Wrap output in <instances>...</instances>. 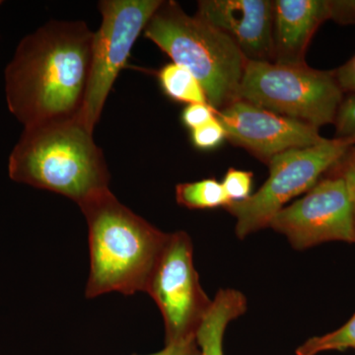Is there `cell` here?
<instances>
[{
  "mask_svg": "<svg viewBox=\"0 0 355 355\" xmlns=\"http://www.w3.org/2000/svg\"><path fill=\"white\" fill-rule=\"evenodd\" d=\"M329 20L340 24H355V0L328 1Z\"/></svg>",
  "mask_w": 355,
  "mask_h": 355,
  "instance_id": "21",
  "label": "cell"
},
{
  "mask_svg": "<svg viewBox=\"0 0 355 355\" xmlns=\"http://www.w3.org/2000/svg\"><path fill=\"white\" fill-rule=\"evenodd\" d=\"M336 81L343 91L355 93V55L335 71Z\"/></svg>",
  "mask_w": 355,
  "mask_h": 355,
  "instance_id": "22",
  "label": "cell"
},
{
  "mask_svg": "<svg viewBox=\"0 0 355 355\" xmlns=\"http://www.w3.org/2000/svg\"><path fill=\"white\" fill-rule=\"evenodd\" d=\"M158 79L165 94L175 101L189 105L207 103V95L198 79L181 65L174 62L164 65L159 70Z\"/></svg>",
  "mask_w": 355,
  "mask_h": 355,
  "instance_id": "14",
  "label": "cell"
},
{
  "mask_svg": "<svg viewBox=\"0 0 355 355\" xmlns=\"http://www.w3.org/2000/svg\"><path fill=\"white\" fill-rule=\"evenodd\" d=\"M226 139L268 164L277 154L323 141L319 130L243 100L216 111Z\"/></svg>",
  "mask_w": 355,
  "mask_h": 355,
  "instance_id": "10",
  "label": "cell"
},
{
  "mask_svg": "<svg viewBox=\"0 0 355 355\" xmlns=\"http://www.w3.org/2000/svg\"><path fill=\"white\" fill-rule=\"evenodd\" d=\"M79 207L87 222L90 250L86 297L146 292L168 233L135 214L111 190Z\"/></svg>",
  "mask_w": 355,
  "mask_h": 355,
  "instance_id": "3",
  "label": "cell"
},
{
  "mask_svg": "<svg viewBox=\"0 0 355 355\" xmlns=\"http://www.w3.org/2000/svg\"><path fill=\"white\" fill-rule=\"evenodd\" d=\"M268 227L298 251L323 243H355L354 200L342 178H326L279 210Z\"/></svg>",
  "mask_w": 355,
  "mask_h": 355,
  "instance_id": "9",
  "label": "cell"
},
{
  "mask_svg": "<svg viewBox=\"0 0 355 355\" xmlns=\"http://www.w3.org/2000/svg\"><path fill=\"white\" fill-rule=\"evenodd\" d=\"M94 32L84 21L51 20L22 39L6 69L7 106L26 127L80 114Z\"/></svg>",
  "mask_w": 355,
  "mask_h": 355,
  "instance_id": "1",
  "label": "cell"
},
{
  "mask_svg": "<svg viewBox=\"0 0 355 355\" xmlns=\"http://www.w3.org/2000/svg\"><path fill=\"white\" fill-rule=\"evenodd\" d=\"M246 311L247 299L241 291L226 288L217 292L211 307L196 334L200 355H224L226 328Z\"/></svg>",
  "mask_w": 355,
  "mask_h": 355,
  "instance_id": "13",
  "label": "cell"
},
{
  "mask_svg": "<svg viewBox=\"0 0 355 355\" xmlns=\"http://www.w3.org/2000/svg\"><path fill=\"white\" fill-rule=\"evenodd\" d=\"M238 100L319 130L335 123L343 98L335 71L247 62Z\"/></svg>",
  "mask_w": 355,
  "mask_h": 355,
  "instance_id": "5",
  "label": "cell"
},
{
  "mask_svg": "<svg viewBox=\"0 0 355 355\" xmlns=\"http://www.w3.org/2000/svg\"><path fill=\"white\" fill-rule=\"evenodd\" d=\"M162 0H103L101 26L94 33L90 76L80 116L94 133L114 81L125 67L133 44Z\"/></svg>",
  "mask_w": 355,
  "mask_h": 355,
  "instance_id": "7",
  "label": "cell"
},
{
  "mask_svg": "<svg viewBox=\"0 0 355 355\" xmlns=\"http://www.w3.org/2000/svg\"><path fill=\"white\" fill-rule=\"evenodd\" d=\"M354 227H355V200H354Z\"/></svg>",
  "mask_w": 355,
  "mask_h": 355,
  "instance_id": "25",
  "label": "cell"
},
{
  "mask_svg": "<svg viewBox=\"0 0 355 355\" xmlns=\"http://www.w3.org/2000/svg\"><path fill=\"white\" fill-rule=\"evenodd\" d=\"M340 165V171L336 176L342 178L347 184L352 200H355V153L352 155L347 154L336 166Z\"/></svg>",
  "mask_w": 355,
  "mask_h": 355,
  "instance_id": "23",
  "label": "cell"
},
{
  "mask_svg": "<svg viewBox=\"0 0 355 355\" xmlns=\"http://www.w3.org/2000/svg\"><path fill=\"white\" fill-rule=\"evenodd\" d=\"M146 292L162 314L165 345L196 338L212 300L200 284L188 233H168Z\"/></svg>",
  "mask_w": 355,
  "mask_h": 355,
  "instance_id": "8",
  "label": "cell"
},
{
  "mask_svg": "<svg viewBox=\"0 0 355 355\" xmlns=\"http://www.w3.org/2000/svg\"><path fill=\"white\" fill-rule=\"evenodd\" d=\"M329 20L327 0H277L273 15L272 62L300 67L318 28Z\"/></svg>",
  "mask_w": 355,
  "mask_h": 355,
  "instance_id": "12",
  "label": "cell"
},
{
  "mask_svg": "<svg viewBox=\"0 0 355 355\" xmlns=\"http://www.w3.org/2000/svg\"><path fill=\"white\" fill-rule=\"evenodd\" d=\"M149 355H200V350L196 338H193L184 342L165 345L161 352Z\"/></svg>",
  "mask_w": 355,
  "mask_h": 355,
  "instance_id": "24",
  "label": "cell"
},
{
  "mask_svg": "<svg viewBox=\"0 0 355 355\" xmlns=\"http://www.w3.org/2000/svg\"><path fill=\"white\" fill-rule=\"evenodd\" d=\"M224 139H226L225 130L216 118L202 127L191 130V141L193 146L202 150L216 148Z\"/></svg>",
  "mask_w": 355,
  "mask_h": 355,
  "instance_id": "18",
  "label": "cell"
},
{
  "mask_svg": "<svg viewBox=\"0 0 355 355\" xmlns=\"http://www.w3.org/2000/svg\"><path fill=\"white\" fill-rule=\"evenodd\" d=\"M17 183L53 191L78 207L110 190L102 149L79 114L24 128L8 160Z\"/></svg>",
  "mask_w": 355,
  "mask_h": 355,
  "instance_id": "2",
  "label": "cell"
},
{
  "mask_svg": "<svg viewBox=\"0 0 355 355\" xmlns=\"http://www.w3.org/2000/svg\"><path fill=\"white\" fill-rule=\"evenodd\" d=\"M144 32L198 79L212 108L219 111L238 100L247 60L227 35L172 0L162 1Z\"/></svg>",
  "mask_w": 355,
  "mask_h": 355,
  "instance_id": "4",
  "label": "cell"
},
{
  "mask_svg": "<svg viewBox=\"0 0 355 355\" xmlns=\"http://www.w3.org/2000/svg\"><path fill=\"white\" fill-rule=\"evenodd\" d=\"M335 123L336 137L355 139V93L343 100Z\"/></svg>",
  "mask_w": 355,
  "mask_h": 355,
  "instance_id": "19",
  "label": "cell"
},
{
  "mask_svg": "<svg viewBox=\"0 0 355 355\" xmlns=\"http://www.w3.org/2000/svg\"><path fill=\"white\" fill-rule=\"evenodd\" d=\"M355 349V314L338 330L314 336L296 349V355H317L321 352Z\"/></svg>",
  "mask_w": 355,
  "mask_h": 355,
  "instance_id": "16",
  "label": "cell"
},
{
  "mask_svg": "<svg viewBox=\"0 0 355 355\" xmlns=\"http://www.w3.org/2000/svg\"><path fill=\"white\" fill-rule=\"evenodd\" d=\"M254 174L249 171L230 168L221 182L224 191L231 202L246 200L252 196Z\"/></svg>",
  "mask_w": 355,
  "mask_h": 355,
  "instance_id": "17",
  "label": "cell"
},
{
  "mask_svg": "<svg viewBox=\"0 0 355 355\" xmlns=\"http://www.w3.org/2000/svg\"><path fill=\"white\" fill-rule=\"evenodd\" d=\"M1 3H2V1H0V4H1Z\"/></svg>",
  "mask_w": 355,
  "mask_h": 355,
  "instance_id": "26",
  "label": "cell"
},
{
  "mask_svg": "<svg viewBox=\"0 0 355 355\" xmlns=\"http://www.w3.org/2000/svg\"><path fill=\"white\" fill-rule=\"evenodd\" d=\"M275 1L202 0L196 16L227 35L247 62H272Z\"/></svg>",
  "mask_w": 355,
  "mask_h": 355,
  "instance_id": "11",
  "label": "cell"
},
{
  "mask_svg": "<svg viewBox=\"0 0 355 355\" xmlns=\"http://www.w3.org/2000/svg\"><path fill=\"white\" fill-rule=\"evenodd\" d=\"M216 118V110L209 104H191L184 108L182 113V121L187 128L191 130L202 127Z\"/></svg>",
  "mask_w": 355,
  "mask_h": 355,
  "instance_id": "20",
  "label": "cell"
},
{
  "mask_svg": "<svg viewBox=\"0 0 355 355\" xmlns=\"http://www.w3.org/2000/svg\"><path fill=\"white\" fill-rule=\"evenodd\" d=\"M176 200L189 209H225L230 203L222 184L214 178L177 184Z\"/></svg>",
  "mask_w": 355,
  "mask_h": 355,
  "instance_id": "15",
  "label": "cell"
},
{
  "mask_svg": "<svg viewBox=\"0 0 355 355\" xmlns=\"http://www.w3.org/2000/svg\"><path fill=\"white\" fill-rule=\"evenodd\" d=\"M355 146V139H327L305 148L277 154L268 163L270 175L260 190L246 200L229 203L225 209L236 219L239 239L268 227L272 217L292 198L306 193L324 173L335 168Z\"/></svg>",
  "mask_w": 355,
  "mask_h": 355,
  "instance_id": "6",
  "label": "cell"
}]
</instances>
